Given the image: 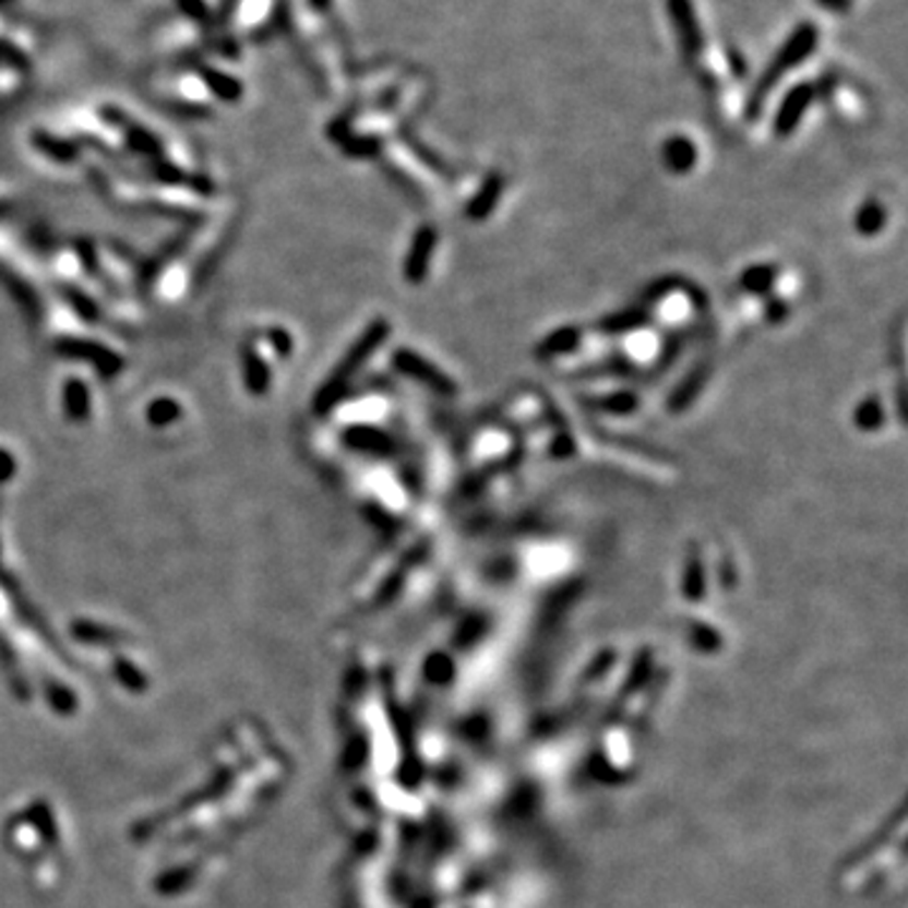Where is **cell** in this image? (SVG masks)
<instances>
[{
  "mask_svg": "<svg viewBox=\"0 0 908 908\" xmlns=\"http://www.w3.org/2000/svg\"><path fill=\"white\" fill-rule=\"evenodd\" d=\"M59 351L69 356H79V359H92L94 367L101 371V374H113V371L121 369V361L107 348L99 344H92V340H63Z\"/></svg>",
  "mask_w": 908,
  "mask_h": 908,
  "instance_id": "4",
  "label": "cell"
},
{
  "mask_svg": "<svg viewBox=\"0 0 908 908\" xmlns=\"http://www.w3.org/2000/svg\"><path fill=\"white\" fill-rule=\"evenodd\" d=\"M344 440H346L348 447L369 452V454H389L394 450L392 437H389L386 432H381V429H374V427H351L344 434Z\"/></svg>",
  "mask_w": 908,
  "mask_h": 908,
  "instance_id": "5",
  "label": "cell"
},
{
  "mask_svg": "<svg viewBox=\"0 0 908 908\" xmlns=\"http://www.w3.org/2000/svg\"><path fill=\"white\" fill-rule=\"evenodd\" d=\"M271 338L275 348H278V354H288L290 351V336L286 331H271Z\"/></svg>",
  "mask_w": 908,
  "mask_h": 908,
  "instance_id": "20",
  "label": "cell"
},
{
  "mask_svg": "<svg viewBox=\"0 0 908 908\" xmlns=\"http://www.w3.org/2000/svg\"><path fill=\"white\" fill-rule=\"evenodd\" d=\"M246 381H248V389L253 394H263L267 389V381H271L265 361L253 351H246Z\"/></svg>",
  "mask_w": 908,
  "mask_h": 908,
  "instance_id": "14",
  "label": "cell"
},
{
  "mask_svg": "<svg viewBox=\"0 0 908 908\" xmlns=\"http://www.w3.org/2000/svg\"><path fill=\"white\" fill-rule=\"evenodd\" d=\"M578 344H581V331L578 328H573V326L558 328L548 338L540 340L538 356H540V359H555V356L571 354Z\"/></svg>",
  "mask_w": 908,
  "mask_h": 908,
  "instance_id": "6",
  "label": "cell"
},
{
  "mask_svg": "<svg viewBox=\"0 0 908 908\" xmlns=\"http://www.w3.org/2000/svg\"><path fill=\"white\" fill-rule=\"evenodd\" d=\"M15 473V462L8 452L0 450V482H5L8 477Z\"/></svg>",
  "mask_w": 908,
  "mask_h": 908,
  "instance_id": "19",
  "label": "cell"
},
{
  "mask_svg": "<svg viewBox=\"0 0 908 908\" xmlns=\"http://www.w3.org/2000/svg\"><path fill=\"white\" fill-rule=\"evenodd\" d=\"M180 415H182L180 404L172 402V399H157L150 407V411H147V417H150V421H152L154 427L172 425L175 419H180Z\"/></svg>",
  "mask_w": 908,
  "mask_h": 908,
  "instance_id": "18",
  "label": "cell"
},
{
  "mask_svg": "<svg viewBox=\"0 0 908 908\" xmlns=\"http://www.w3.org/2000/svg\"><path fill=\"white\" fill-rule=\"evenodd\" d=\"M883 421H886V411H883L881 402L871 396V399H863L861 407L856 409V425L858 429H863V432H875V429L883 427Z\"/></svg>",
  "mask_w": 908,
  "mask_h": 908,
  "instance_id": "12",
  "label": "cell"
},
{
  "mask_svg": "<svg viewBox=\"0 0 908 908\" xmlns=\"http://www.w3.org/2000/svg\"><path fill=\"white\" fill-rule=\"evenodd\" d=\"M883 225H886V210H883L875 200H869L861 210H858L856 227L861 235L881 232Z\"/></svg>",
  "mask_w": 908,
  "mask_h": 908,
  "instance_id": "11",
  "label": "cell"
},
{
  "mask_svg": "<svg viewBox=\"0 0 908 908\" xmlns=\"http://www.w3.org/2000/svg\"><path fill=\"white\" fill-rule=\"evenodd\" d=\"M386 334H389V323L386 321L371 323L367 334H363L359 340H356V344L351 346V351L346 354V359L338 363V369L334 371V374L328 377L326 384H323L319 396H315V409H319V411H328L331 407H334V404H338V399L346 392L348 381H351V377L356 374V371L361 369V363L367 361L369 356L377 351V346L381 344V340L386 338Z\"/></svg>",
  "mask_w": 908,
  "mask_h": 908,
  "instance_id": "1",
  "label": "cell"
},
{
  "mask_svg": "<svg viewBox=\"0 0 908 908\" xmlns=\"http://www.w3.org/2000/svg\"><path fill=\"white\" fill-rule=\"evenodd\" d=\"M63 399H67L69 417H74V419H86L88 417V392L79 379L69 381L67 389H63Z\"/></svg>",
  "mask_w": 908,
  "mask_h": 908,
  "instance_id": "13",
  "label": "cell"
},
{
  "mask_svg": "<svg viewBox=\"0 0 908 908\" xmlns=\"http://www.w3.org/2000/svg\"><path fill=\"white\" fill-rule=\"evenodd\" d=\"M704 379H707V369H696L692 377L689 379H684V384H681L679 389H677V394H674V399H671V407L674 409H684V407H689V402L694 399L696 394H700V389H702V384H704Z\"/></svg>",
  "mask_w": 908,
  "mask_h": 908,
  "instance_id": "17",
  "label": "cell"
},
{
  "mask_svg": "<svg viewBox=\"0 0 908 908\" xmlns=\"http://www.w3.org/2000/svg\"><path fill=\"white\" fill-rule=\"evenodd\" d=\"M590 407L608 411V415H631V411L638 407V399L629 392H619L613 396H601V399H594Z\"/></svg>",
  "mask_w": 908,
  "mask_h": 908,
  "instance_id": "16",
  "label": "cell"
},
{
  "mask_svg": "<svg viewBox=\"0 0 908 908\" xmlns=\"http://www.w3.org/2000/svg\"><path fill=\"white\" fill-rule=\"evenodd\" d=\"M664 159H667V165L671 172H689V169L694 167V159H696V152L692 147V142L684 140V136H677V140H671L667 147H664Z\"/></svg>",
  "mask_w": 908,
  "mask_h": 908,
  "instance_id": "9",
  "label": "cell"
},
{
  "mask_svg": "<svg viewBox=\"0 0 908 908\" xmlns=\"http://www.w3.org/2000/svg\"><path fill=\"white\" fill-rule=\"evenodd\" d=\"M638 326H644L642 311H621L601 321V331H606V334H626V331H634Z\"/></svg>",
  "mask_w": 908,
  "mask_h": 908,
  "instance_id": "15",
  "label": "cell"
},
{
  "mask_svg": "<svg viewBox=\"0 0 908 908\" xmlns=\"http://www.w3.org/2000/svg\"><path fill=\"white\" fill-rule=\"evenodd\" d=\"M775 278H777L775 265L748 267V271L742 273V288L750 290V294H767V290H773Z\"/></svg>",
  "mask_w": 908,
  "mask_h": 908,
  "instance_id": "10",
  "label": "cell"
},
{
  "mask_svg": "<svg viewBox=\"0 0 908 908\" xmlns=\"http://www.w3.org/2000/svg\"><path fill=\"white\" fill-rule=\"evenodd\" d=\"M810 104V92L808 88H794L790 94V99L785 101V107L780 109V117H777V132L780 134H790L794 127H798V121L802 117V111L808 109Z\"/></svg>",
  "mask_w": 908,
  "mask_h": 908,
  "instance_id": "7",
  "label": "cell"
},
{
  "mask_svg": "<svg viewBox=\"0 0 908 908\" xmlns=\"http://www.w3.org/2000/svg\"><path fill=\"white\" fill-rule=\"evenodd\" d=\"M437 248V232L432 227H419L415 235V242H411L407 265H404V273L411 283H419L429 271V261H432V253Z\"/></svg>",
  "mask_w": 908,
  "mask_h": 908,
  "instance_id": "3",
  "label": "cell"
},
{
  "mask_svg": "<svg viewBox=\"0 0 908 908\" xmlns=\"http://www.w3.org/2000/svg\"><path fill=\"white\" fill-rule=\"evenodd\" d=\"M500 192H502V180L498 175H492L490 180L482 184V190L475 194V200H473V205H469L467 215L473 217V220H482V217H488L494 210V205H498Z\"/></svg>",
  "mask_w": 908,
  "mask_h": 908,
  "instance_id": "8",
  "label": "cell"
},
{
  "mask_svg": "<svg viewBox=\"0 0 908 908\" xmlns=\"http://www.w3.org/2000/svg\"><path fill=\"white\" fill-rule=\"evenodd\" d=\"M394 367L402 371V374H407L409 379L419 381V384H425L432 389L437 394H444V396H452L457 392V386H454V381L434 367L432 361H427L425 356H419L417 351H411V348H399V351L394 354Z\"/></svg>",
  "mask_w": 908,
  "mask_h": 908,
  "instance_id": "2",
  "label": "cell"
}]
</instances>
